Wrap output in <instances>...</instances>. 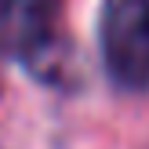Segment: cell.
Listing matches in <instances>:
<instances>
[{"label":"cell","instance_id":"cell-1","mask_svg":"<svg viewBox=\"0 0 149 149\" xmlns=\"http://www.w3.org/2000/svg\"><path fill=\"white\" fill-rule=\"evenodd\" d=\"M62 0H0V55L40 84L69 77V51L58 36Z\"/></svg>","mask_w":149,"mask_h":149},{"label":"cell","instance_id":"cell-2","mask_svg":"<svg viewBox=\"0 0 149 149\" xmlns=\"http://www.w3.org/2000/svg\"><path fill=\"white\" fill-rule=\"evenodd\" d=\"M98 55L116 91L142 95L149 87V0H102Z\"/></svg>","mask_w":149,"mask_h":149}]
</instances>
